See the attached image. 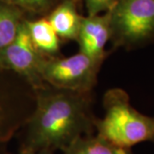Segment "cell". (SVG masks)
Segmentation results:
<instances>
[{
	"label": "cell",
	"instance_id": "obj_1",
	"mask_svg": "<svg viewBox=\"0 0 154 154\" xmlns=\"http://www.w3.org/2000/svg\"><path fill=\"white\" fill-rule=\"evenodd\" d=\"M93 92H75L45 84L35 91V106L19 131V152L63 151L77 138L94 134Z\"/></svg>",
	"mask_w": 154,
	"mask_h": 154
},
{
	"label": "cell",
	"instance_id": "obj_2",
	"mask_svg": "<svg viewBox=\"0 0 154 154\" xmlns=\"http://www.w3.org/2000/svg\"><path fill=\"white\" fill-rule=\"evenodd\" d=\"M105 115L94 122L97 134L116 146L131 149L143 142L154 143V116L144 115L130 104L126 91L107 90L103 97Z\"/></svg>",
	"mask_w": 154,
	"mask_h": 154
},
{
	"label": "cell",
	"instance_id": "obj_3",
	"mask_svg": "<svg viewBox=\"0 0 154 154\" xmlns=\"http://www.w3.org/2000/svg\"><path fill=\"white\" fill-rule=\"evenodd\" d=\"M111 51L154 43V0H117L110 9Z\"/></svg>",
	"mask_w": 154,
	"mask_h": 154
},
{
	"label": "cell",
	"instance_id": "obj_4",
	"mask_svg": "<svg viewBox=\"0 0 154 154\" xmlns=\"http://www.w3.org/2000/svg\"><path fill=\"white\" fill-rule=\"evenodd\" d=\"M35 91L22 77L0 69V154L8 146L32 115Z\"/></svg>",
	"mask_w": 154,
	"mask_h": 154
},
{
	"label": "cell",
	"instance_id": "obj_5",
	"mask_svg": "<svg viewBox=\"0 0 154 154\" xmlns=\"http://www.w3.org/2000/svg\"><path fill=\"white\" fill-rule=\"evenodd\" d=\"M103 63L78 52L70 57H42L39 74L45 82L59 89L93 92Z\"/></svg>",
	"mask_w": 154,
	"mask_h": 154
},
{
	"label": "cell",
	"instance_id": "obj_6",
	"mask_svg": "<svg viewBox=\"0 0 154 154\" xmlns=\"http://www.w3.org/2000/svg\"><path fill=\"white\" fill-rule=\"evenodd\" d=\"M42 57L33 47L24 20L17 37L0 52V69L22 77L36 91L46 84L39 74Z\"/></svg>",
	"mask_w": 154,
	"mask_h": 154
},
{
	"label": "cell",
	"instance_id": "obj_7",
	"mask_svg": "<svg viewBox=\"0 0 154 154\" xmlns=\"http://www.w3.org/2000/svg\"><path fill=\"white\" fill-rule=\"evenodd\" d=\"M110 38V10L104 15L83 17L76 41L79 51L104 63L110 51L105 46Z\"/></svg>",
	"mask_w": 154,
	"mask_h": 154
},
{
	"label": "cell",
	"instance_id": "obj_8",
	"mask_svg": "<svg viewBox=\"0 0 154 154\" xmlns=\"http://www.w3.org/2000/svg\"><path fill=\"white\" fill-rule=\"evenodd\" d=\"M46 18L62 42L76 40L83 18L78 11L76 0H61Z\"/></svg>",
	"mask_w": 154,
	"mask_h": 154
},
{
	"label": "cell",
	"instance_id": "obj_9",
	"mask_svg": "<svg viewBox=\"0 0 154 154\" xmlns=\"http://www.w3.org/2000/svg\"><path fill=\"white\" fill-rule=\"evenodd\" d=\"M29 37L34 49L43 57H59L61 39L46 17L34 20L25 19Z\"/></svg>",
	"mask_w": 154,
	"mask_h": 154
},
{
	"label": "cell",
	"instance_id": "obj_10",
	"mask_svg": "<svg viewBox=\"0 0 154 154\" xmlns=\"http://www.w3.org/2000/svg\"><path fill=\"white\" fill-rule=\"evenodd\" d=\"M62 152L63 154H134L131 149L116 146L98 134L77 138Z\"/></svg>",
	"mask_w": 154,
	"mask_h": 154
},
{
	"label": "cell",
	"instance_id": "obj_11",
	"mask_svg": "<svg viewBox=\"0 0 154 154\" xmlns=\"http://www.w3.org/2000/svg\"><path fill=\"white\" fill-rule=\"evenodd\" d=\"M25 19V12L20 8L0 2V52L17 37Z\"/></svg>",
	"mask_w": 154,
	"mask_h": 154
},
{
	"label": "cell",
	"instance_id": "obj_12",
	"mask_svg": "<svg viewBox=\"0 0 154 154\" xmlns=\"http://www.w3.org/2000/svg\"><path fill=\"white\" fill-rule=\"evenodd\" d=\"M61 0H0V2L9 4L20 8L26 12L33 14H44L50 12Z\"/></svg>",
	"mask_w": 154,
	"mask_h": 154
},
{
	"label": "cell",
	"instance_id": "obj_13",
	"mask_svg": "<svg viewBox=\"0 0 154 154\" xmlns=\"http://www.w3.org/2000/svg\"><path fill=\"white\" fill-rule=\"evenodd\" d=\"M116 2L117 0H85L88 16H96L110 11Z\"/></svg>",
	"mask_w": 154,
	"mask_h": 154
},
{
	"label": "cell",
	"instance_id": "obj_14",
	"mask_svg": "<svg viewBox=\"0 0 154 154\" xmlns=\"http://www.w3.org/2000/svg\"><path fill=\"white\" fill-rule=\"evenodd\" d=\"M19 154H55V152L50 150H41L38 152H19Z\"/></svg>",
	"mask_w": 154,
	"mask_h": 154
}]
</instances>
